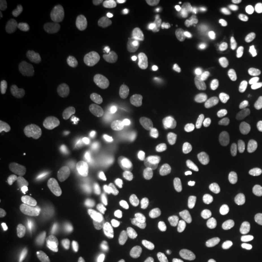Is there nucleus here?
I'll list each match as a JSON object with an SVG mask.
<instances>
[{
    "mask_svg": "<svg viewBox=\"0 0 262 262\" xmlns=\"http://www.w3.org/2000/svg\"><path fill=\"white\" fill-rule=\"evenodd\" d=\"M17 5L12 0H2L0 3V24L2 27H11L17 21Z\"/></svg>",
    "mask_w": 262,
    "mask_h": 262,
    "instance_id": "obj_16",
    "label": "nucleus"
},
{
    "mask_svg": "<svg viewBox=\"0 0 262 262\" xmlns=\"http://www.w3.org/2000/svg\"><path fill=\"white\" fill-rule=\"evenodd\" d=\"M150 72V63L145 57L120 56L110 63V73L122 84H136L145 80Z\"/></svg>",
    "mask_w": 262,
    "mask_h": 262,
    "instance_id": "obj_4",
    "label": "nucleus"
},
{
    "mask_svg": "<svg viewBox=\"0 0 262 262\" xmlns=\"http://www.w3.org/2000/svg\"><path fill=\"white\" fill-rule=\"evenodd\" d=\"M47 172L52 185L62 191H81L86 183L83 165L61 152L48 160Z\"/></svg>",
    "mask_w": 262,
    "mask_h": 262,
    "instance_id": "obj_2",
    "label": "nucleus"
},
{
    "mask_svg": "<svg viewBox=\"0 0 262 262\" xmlns=\"http://www.w3.org/2000/svg\"><path fill=\"white\" fill-rule=\"evenodd\" d=\"M45 60L41 52L35 48H27L16 58L14 75L16 80L22 84H29L40 77Z\"/></svg>",
    "mask_w": 262,
    "mask_h": 262,
    "instance_id": "obj_9",
    "label": "nucleus"
},
{
    "mask_svg": "<svg viewBox=\"0 0 262 262\" xmlns=\"http://www.w3.org/2000/svg\"><path fill=\"white\" fill-rule=\"evenodd\" d=\"M126 45L136 56L143 57L156 54L162 40V29L153 12L137 15L126 31Z\"/></svg>",
    "mask_w": 262,
    "mask_h": 262,
    "instance_id": "obj_1",
    "label": "nucleus"
},
{
    "mask_svg": "<svg viewBox=\"0 0 262 262\" xmlns=\"http://www.w3.org/2000/svg\"><path fill=\"white\" fill-rule=\"evenodd\" d=\"M234 204L249 220L262 222V191L244 185L235 189Z\"/></svg>",
    "mask_w": 262,
    "mask_h": 262,
    "instance_id": "obj_10",
    "label": "nucleus"
},
{
    "mask_svg": "<svg viewBox=\"0 0 262 262\" xmlns=\"http://www.w3.org/2000/svg\"><path fill=\"white\" fill-rule=\"evenodd\" d=\"M66 141L75 153L90 159L98 158L103 153L100 136L84 126H71L66 133Z\"/></svg>",
    "mask_w": 262,
    "mask_h": 262,
    "instance_id": "obj_7",
    "label": "nucleus"
},
{
    "mask_svg": "<svg viewBox=\"0 0 262 262\" xmlns=\"http://www.w3.org/2000/svg\"><path fill=\"white\" fill-rule=\"evenodd\" d=\"M227 262H243V261H239V260H229Z\"/></svg>",
    "mask_w": 262,
    "mask_h": 262,
    "instance_id": "obj_22",
    "label": "nucleus"
},
{
    "mask_svg": "<svg viewBox=\"0 0 262 262\" xmlns=\"http://www.w3.org/2000/svg\"><path fill=\"white\" fill-rule=\"evenodd\" d=\"M189 64L201 77L215 73L219 64V54L211 39L199 37L193 41L189 50Z\"/></svg>",
    "mask_w": 262,
    "mask_h": 262,
    "instance_id": "obj_5",
    "label": "nucleus"
},
{
    "mask_svg": "<svg viewBox=\"0 0 262 262\" xmlns=\"http://www.w3.org/2000/svg\"><path fill=\"white\" fill-rule=\"evenodd\" d=\"M257 145L260 146V148L262 149V135L257 137Z\"/></svg>",
    "mask_w": 262,
    "mask_h": 262,
    "instance_id": "obj_21",
    "label": "nucleus"
},
{
    "mask_svg": "<svg viewBox=\"0 0 262 262\" xmlns=\"http://www.w3.org/2000/svg\"><path fill=\"white\" fill-rule=\"evenodd\" d=\"M168 158L180 169H189L194 163L195 157L187 143L182 140H173L168 146Z\"/></svg>",
    "mask_w": 262,
    "mask_h": 262,
    "instance_id": "obj_12",
    "label": "nucleus"
},
{
    "mask_svg": "<svg viewBox=\"0 0 262 262\" xmlns=\"http://www.w3.org/2000/svg\"><path fill=\"white\" fill-rule=\"evenodd\" d=\"M260 126L262 127V119H261V122H260Z\"/></svg>",
    "mask_w": 262,
    "mask_h": 262,
    "instance_id": "obj_23",
    "label": "nucleus"
},
{
    "mask_svg": "<svg viewBox=\"0 0 262 262\" xmlns=\"http://www.w3.org/2000/svg\"><path fill=\"white\" fill-rule=\"evenodd\" d=\"M231 4L235 12L244 14V12H248L249 10L253 9L254 6H256L257 2L256 0H233Z\"/></svg>",
    "mask_w": 262,
    "mask_h": 262,
    "instance_id": "obj_18",
    "label": "nucleus"
},
{
    "mask_svg": "<svg viewBox=\"0 0 262 262\" xmlns=\"http://www.w3.org/2000/svg\"><path fill=\"white\" fill-rule=\"evenodd\" d=\"M250 148V141L244 131L234 129H227L217 134L211 140L209 146L211 158L216 163L224 166H231L238 163Z\"/></svg>",
    "mask_w": 262,
    "mask_h": 262,
    "instance_id": "obj_3",
    "label": "nucleus"
},
{
    "mask_svg": "<svg viewBox=\"0 0 262 262\" xmlns=\"http://www.w3.org/2000/svg\"><path fill=\"white\" fill-rule=\"evenodd\" d=\"M44 70L52 77L67 79L73 75L74 67L73 63L66 57L61 56H50L45 60Z\"/></svg>",
    "mask_w": 262,
    "mask_h": 262,
    "instance_id": "obj_14",
    "label": "nucleus"
},
{
    "mask_svg": "<svg viewBox=\"0 0 262 262\" xmlns=\"http://www.w3.org/2000/svg\"><path fill=\"white\" fill-rule=\"evenodd\" d=\"M257 15L262 18V3H260V4H258V6H257Z\"/></svg>",
    "mask_w": 262,
    "mask_h": 262,
    "instance_id": "obj_20",
    "label": "nucleus"
},
{
    "mask_svg": "<svg viewBox=\"0 0 262 262\" xmlns=\"http://www.w3.org/2000/svg\"><path fill=\"white\" fill-rule=\"evenodd\" d=\"M245 63L250 67L262 70V41H257L251 45L245 52Z\"/></svg>",
    "mask_w": 262,
    "mask_h": 262,
    "instance_id": "obj_17",
    "label": "nucleus"
},
{
    "mask_svg": "<svg viewBox=\"0 0 262 262\" xmlns=\"http://www.w3.org/2000/svg\"><path fill=\"white\" fill-rule=\"evenodd\" d=\"M142 228L146 237L156 244L166 243L173 233V220L165 209H155L145 216Z\"/></svg>",
    "mask_w": 262,
    "mask_h": 262,
    "instance_id": "obj_8",
    "label": "nucleus"
},
{
    "mask_svg": "<svg viewBox=\"0 0 262 262\" xmlns=\"http://www.w3.org/2000/svg\"><path fill=\"white\" fill-rule=\"evenodd\" d=\"M18 220V206L14 201H6L2 204L0 211V224L5 235H11L15 232Z\"/></svg>",
    "mask_w": 262,
    "mask_h": 262,
    "instance_id": "obj_15",
    "label": "nucleus"
},
{
    "mask_svg": "<svg viewBox=\"0 0 262 262\" xmlns=\"http://www.w3.org/2000/svg\"><path fill=\"white\" fill-rule=\"evenodd\" d=\"M226 247L235 256L243 258V260H253L257 254V248L254 242L247 235L239 233V232H233V233L227 235Z\"/></svg>",
    "mask_w": 262,
    "mask_h": 262,
    "instance_id": "obj_11",
    "label": "nucleus"
},
{
    "mask_svg": "<svg viewBox=\"0 0 262 262\" xmlns=\"http://www.w3.org/2000/svg\"><path fill=\"white\" fill-rule=\"evenodd\" d=\"M0 38H2V45H5L6 44V35H5L4 28L3 27H2V29H0Z\"/></svg>",
    "mask_w": 262,
    "mask_h": 262,
    "instance_id": "obj_19",
    "label": "nucleus"
},
{
    "mask_svg": "<svg viewBox=\"0 0 262 262\" xmlns=\"http://www.w3.org/2000/svg\"><path fill=\"white\" fill-rule=\"evenodd\" d=\"M57 27V17L54 12L47 11L41 16V21L33 26L31 37L34 41L42 42L50 37Z\"/></svg>",
    "mask_w": 262,
    "mask_h": 262,
    "instance_id": "obj_13",
    "label": "nucleus"
},
{
    "mask_svg": "<svg viewBox=\"0 0 262 262\" xmlns=\"http://www.w3.org/2000/svg\"><path fill=\"white\" fill-rule=\"evenodd\" d=\"M26 227L33 241L45 247L57 244L63 234L60 222L47 221L44 216L38 211H33L27 216Z\"/></svg>",
    "mask_w": 262,
    "mask_h": 262,
    "instance_id": "obj_6",
    "label": "nucleus"
}]
</instances>
